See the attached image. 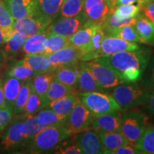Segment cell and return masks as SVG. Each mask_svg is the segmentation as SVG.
I'll return each instance as SVG.
<instances>
[{"mask_svg":"<svg viewBox=\"0 0 154 154\" xmlns=\"http://www.w3.org/2000/svg\"><path fill=\"white\" fill-rule=\"evenodd\" d=\"M72 135L65 126H47L32 138L21 150L27 153H52L59 143Z\"/></svg>","mask_w":154,"mask_h":154,"instance_id":"cell-1","label":"cell"},{"mask_svg":"<svg viewBox=\"0 0 154 154\" xmlns=\"http://www.w3.org/2000/svg\"><path fill=\"white\" fill-rule=\"evenodd\" d=\"M151 49L138 48L134 51H124L101 57L107 64L121 75L131 69H137L144 72L151 59Z\"/></svg>","mask_w":154,"mask_h":154,"instance_id":"cell-2","label":"cell"},{"mask_svg":"<svg viewBox=\"0 0 154 154\" xmlns=\"http://www.w3.org/2000/svg\"><path fill=\"white\" fill-rule=\"evenodd\" d=\"M148 90L140 88L136 83L124 82L113 88L111 96L122 110L143 106Z\"/></svg>","mask_w":154,"mask_h":154,"instance_id":"cell-3","label":"cell"},{"mask_svg":"<svg viewBox=\"0 0 154 154\" xmlns=\"http://www.w3.org/2000/svg\"><path fill=\"white\" fill-rule=\"evenodd\" d=\"M24 117L22 115L13 117L5 130L2 133L0 150L5 153H14L24 146Z\"/></svg>","mask_w":154,"mask_h":154,"instance_id":"cell-4","label":"cell"},{"mask_svg":"<svg viewBox=\"0 0 154 154\" xmlns=\"http://www.w3.org/2000/svg\"><path fill=\"white\" fill-rule=\"evenodd\" d=\"M78 97L94 116L122 111L113 96L103 93V91L79 92Z\"/></svg>","mask_w":154,"mask_h":154,"instance_id":"cell-5","label":"cell"},{"mask_svg":"<svg viewBox=\"0 0 154 154\" xmlns=\"http://www.w3.org/2000/svg\"><path fill=\"white\" fill-rule=\"evenodd\" d=\"M100 86L104 89L113 88L126 82L122 76L101 58L84 61Z\"/></svg>","mask_w":154,"mask_h":154,"instance_id":"cell-6","label":"cell"},{"mask_svg":"<svg viewBox=\"0 0 154 154\" xmlns=\"http://www.w3.org/2000/svg\"><path fill=\"white\" fill-rule=\"evenodd\" d=\"M147 118L143 113L130 111L121 116L120 131L131 144H134L139 139L146 129Z\"/></svg>","mask_w":154,"mask_h":154,"instance_id":"cell-7","label":"cell"},{"mask_svg":"<svg viewBox=\"0 0 154 154\" xmlns=\"http://www.w3.org/2000/svg\"><path fill=\"white\" fill-rule=\"evenodd\" d=\"M94 116L79 99L67 116L65 126L72 134L91 127Z\"/></svg>","mask_w":154,"mask_h":154,"instance_id":"cell-8","label":"cell"},{"mask_svg":"<svg viewBox=\"0 0 154 154\" xmlns=\"http://www.w3.org/2000/svg\"><path fill=\"white\" fill-rule=\"evenodd\" d=\"M86 18L84 13L74 17H61L54 19L49 24L47 34H53L70 38L86 22Z\"/></svg>","mask_w":154,"mask_h":154,"instance_id":"cell-9","label":"cell"},{"mask_svg":"<svg viewBox=\"0 0 154 154\" xmlns=\"http://www.w3.org/2000/svg\"><path fill=\"white\" fill-rule=\"evenodd\" d=\"M74 134L75 143L81 149L83 153H103V145L99 132L96 130L88 128Z\"/></svg>","mask_w":154,"mask_h":154,"instance_id":"cell-10","label":"cell"},{"mask_svg":"<svg viewBox=\"0 0 154 154\" xmlns=\"http://www.w3.org/2000/svg\"><path fill=\"white\" fill-rule=\"evenodd\" d=\"M51 23V21L41 14L14 20V30L24 34L26 37H29L36 34L47 32V29Z\"/></svg>","mask_w":154,"mask_h":154,"instance_id":"cell-11","label":"cell"},{"mask_svg":"<svg viewBox=\"0 0 154 154\" xmlns=\"http://www.w3.org/2000/svg\"><path fill=\"white\" fill-rule=\"evenodd\" d=\"M49 57L50 63L54 70L61 67L72 66L82 62V53L80 49L72 45H69Z\"/></svg>","mask_w":154,"mask_h":154,"instance_id":"cell-12","label":"cell"},{"mask_svg":"<svg viewBox=\"0 0 154 154\" xmlns=\"http://www.w3.org/2000/svg\"><path fill=\"white\" fill-rule=\"evenodd\" d=\"M139 47V45L136 42H127L119 37L106 34L95 59L106 57L121 51H134Z\"/></svg>","mask_w":154,"mask_h":154,"instance_id":"cell-13","label":"cell"},{"mask_svg":"<svg viewBox=\"0 0 154 154\" xmlns=\"http://www.w3.org/2000/svg\"><path fill=\"white\" fill-rule=\"evenodd\" d=\"M111 11L106 0H84L83 13L86 21L101 26Z\"/></svg>","mask_w":154,"mask_h":154,"instance_id":"cell-14","label":"cell"},{"mask_svg":"<svg viewBox=\"0 0 154 154\" xmlns=\"http://www.w3.org/2000/svg\"><path fill=\"white\" fill-rule=\"evenodd\" d=\"M14 20L41 15L36 0H4Z\"/></svg>","mask_w":154,"mask_h":154,"instance_id":"cell-15","label":"cell"},{"mask_svg":"<svg viewBox=\"0 0 154 154\" xmlns=\"http://www.w3.org/2000/svg\"><path fill=\"white\" fill-rule=\"evenodd\" d=\"M120 111L104 113L94 116L91 127L96 131H120L121 116Z\"/></svg>","mask_w":154,"mask_h":154,"instance_id":"cell-16","label":"cell"},{"mask_svg":"<svg viewBox=\"0 0 154 154\" xmlns=\"http://www.w3.org/2000/svg\"><path fill=\"white\" fill-rule=\"evenodd\" d=\"M99 134L103 147V153L111 154L117 148L126 144H131L120 131H100Z\"/></svg>","mask_w":154,"mask_h":154,"instance_id":"cell-17","label":"cell"},{"mask_svg":"<svg viewBox=\"0 0 154 154\" xmlns=\"http://www.w3.org/2000/svg\"><path fill=\"white\" fill-rule=\"evenodd\" d=\"M79 63L61 67L54 70V80L72 87H78L79 76Z\"/></svg>","mask_w":154,"mask_h":154,"instance_id":"cell-18","label":"cell"},{"mask_svg":"<svg viewBox=\"0 0 154 154\" xmlns=\"http://www.w3.org/2000/svg\"><path fill=\"white\" fill-rule=\"evenodd\" d=\"M99 26H101L86 21L82 27L69 38L70 44L79 49H82L85 47Z\"/></svg>","mask_w":154,"mask_h":154,"instance_id":"cell-19","label":"cell"},{"mask_svg":"<svg viewBox=\"0 0 154 154\" xmlns=\"http://www.w3.org/2000/svg\"><path fill=\"white\" fill-rule=\"evenodd\" d=\"M47 32L36 34L26 38L22 51L25 55L42 54L47 46Z\"/></svg>","mask_w":154,"mask_h":154,"instance_id":"cell-20","label":"cell"},{"mask_svg":"<svg viewBox=\"0 0 154 154\" xmlns=\"http://www.w3.org/2000/svg\"><path fill=\"white\" fill-rule=\"evenodd\" d=\"M106 35L104 30L102 26H99L92 36L89 42L85 47L80 49L82 53V61H88L92 59H95L96 55L99 51L103 38Z\"/></svg>","mask_w":154,"mask_h":154,"instance_id":"cell-21","label":"cell"},{"mask_svg":"<svg viewBox=\"0 0 154 154\" xmlns=\"http://www.w3.org/2000/svg\"><path fill=\"white\" fill-rule=\"evenodd\" d=\"M134 26L140 37V43L152 44L154 35V23L143 13H139L136 17Z\"/></svg>","mask_w":154,"mask_h":154,"instance_id":"cell-22","label":"cell"},{"mask_svg":"<svg viewBox=\"0 0 154 154\" xmlns=\"http://www.w3.org/2000/svg\"><path fill=\"white\" fill-rule=\"evenodd\" d=\"M80 72L79 76L78 87L81 92L103 91L93 75L91 73L84 61L79 63Z\"/></svg>","mask_w":154,"mask_h":154,"instance_id":"cell-23","label":"cell"},{"mask_svg":"<svg viewBox=\"0 0 154 154\" xmlns=\"http://www.w3.org/2000/svg\"><path fill=\"white\" fill-rule=\"evenodd\" d=\"M79 100L77 94H70L60 99L51 101L47 105V108L54 111L57 114L68 116L75 103Z\"/></svg>","mask_w":154,"mask_h":154,"instance_id":"cell-24","label":"cell"},{"mask_svg":"<svg viewBox=\"0 0 154 154\" xmlns=\"http://www.w3.org/2000/svg\"><path fill=\"white\" fill-rule=\"evenodd\" d=\"M37 74L38 73L35 72L29 66H28L23 61V59L11 64V66L6 71L7 76L14 77V78L22 81V82L31 79Z\"/></svg>","mask_w":154,"mask_h":154,"instance_id":"cell-25","label":"cell"},{"mask_svg":"<svg viewBox=\"0 0 154 154\" xmlns=\"http://www.w3.org/2000/svg\"><path fill=\"white\" fill-rule=\"evenodd\" d=\"M54 80V71L38 73L31 79L32 88L38 95L44 96L51 82Z\"/></svg>","mask_w":154,"mask_h":154,"instance_id":"cell-26","label":"cell"},{"mask_svg":"<svg viewBox=\"0 0 154 154\" xmlns=\"http://www.w3.org/2000/svg\"><path fill=\"white\" fill-rule=\"evenodd\" d=\"M75 88H76L66 86L54 80L44 96V98H45L48 104L51 101L60 99L63 96L70 95V94H77L78 95V93H76Z\"/></svg>","mask_w":154,"mask_h":154,"instance_id":"cell-27","label":"cell"},{"mask_svg":"<svg viewBox=\"0 0 154 154\" xmlns=\"http://www.w3.org/2000/svg\"><path fill=\"white\" fill-rule=\"evenodd\" d=\"M22 84V81L14 77L7 76L4 82V94L6 106H8L11 109L18 96Z\"/></svg>","mask_w":154,"mask_h":154,"instance_id":"cell-28","label":"cell"},{"mask_svg":"<svg viewBox=\"0 0 154 154\" xmlns=\"http://www.w3.org/2000/svg\"><path fill=\"white\" fill-rule=\"evenodd\" d=\"M64 0H36L38 10L42 16L52 22L60 13Z\"/></svg>","mask_w":154,"mask_h":154,"instance_id":"cell-29","label":"cell"},{"mask_svg":"<svg viewBox=\"0 0 154 154\" xmlns=\"http://www.w3.org/2000/svg\"><path fill=\"white\" fill-rule=\"evenodd\" d=\"M23 61L38 73L54 71L51 66L48 56L44 54L26 55L23 59Z\"/></svg>","mask_w":154,"mask_h":154,"instance_id":"cell-30","label":"cell"},{"mask_svg":"<svg viewBox=\"0 0 154 154\" xmlns=\"http://www.w3.org/2000/svg\"><path fill=\"white\" fill-rule=\"evenodd\" d=\"M31 90H32L31 79L23 81L18 96L15 100L14 105L11 108V111H12L14 116L22 114L29 96L30 94Z\"/></svg>","mask_w":154,"mask_h":154,"instance_id":"cell-31","label":"cell"},{"mask_svg":"<svg viewBox=\"0 0 154 154\" xmlns=\"http://www.w3.org/2000/svg\"><path fill=\"white\" fill-rule=\"evenodd\" d=\"M35 116L47 126H65L67 116L57 114L51 109L44 107L36 113Z\"/></svg>","mask_w":154,"mask_h":154,"instance_id":"cell-32","label":"cell"},{"mask_svg":"<svg viewBox=\"0 0 154 154\" xmlns=\"http://www.w3.org/2000/svg\"><path fill=\"white\" fill-rule=\"evenodd\" d=\"M47 102L46 101L44 96H42L36 94L32 86V90H31L30 94L29 96L22 116L26 117L28 116L36 114L38 111L47 106Z\"/></svg>","mask_w":154,"mask_h":154,"instance_id":"cell-33","label":"cell"},{"mask_svg":"<svg viewBox=\"0 0 154 154\" xmlns=\"http://www.w3.org/2000/svg\"><path fill=\"white\" fill-rule=\"evenodd\" d=\"M26 38L27 37L23 34L14 30L11 36L4 45L5 48L3 51H5L6 54L11 56V57L17 55L20 51H22Z\"/></svg>","mask_w":154,"mask_h":154,"instance_id":"cell-34","label":"cell"},{"mask_svg":"<svg viewBox=\"0 0 154 154\" xmlns=\"http://www.w3.org/2000/svg\"><path fill=\"white\" fill-rule=\"evenodd\" d=\"M105 33L108 35L119 37L127 42L140 43V37L134 25H127V26L109 29L105 31Z\"/></svg>","mask_w":154,"mask_h":154,"instance_id":"cell-35","label":"cell"},{"mask_svg":"<svg viewBox=\"0 0 154 154\" xmlns=\"http://www.w3.org/2000/svg\"><path fill=\"white\" fill-rule=\"evenodd\" d=\"M134 146L140 153L154 154V127L146 128Z\"/></svg>","mask_w":154,"mask_h":154,"instance_id":"cell-36","label":"cell"},{"mask_svg":"<svg viewBox=\"0 0 154 154\" xmlns=\"http://www.w3.org/2000/svg\"><path fill=\"white\" fill-rule=\"evenodd\" d=\"M24 146L26 145L32 138H34L38 133H39L42 130H43L44 128H45L46 127H47L46 125L42 124L41 121L36 118L35 115L28 116L24 117Z\"/></svg>","mask_w":154,"mask_h":154,"instance_id":"cell-37","label":"cell"},{"mask_svg":"<svg viewBox=\"0 0 154 154\" xmlns=\"http://www.w3.org/2000/svg\"><path fill=\"white\" fill-rule=\"evenodd\" d=\"M69 45H70L69 38L57 35V34H48L47 46H46V49L42 54L49 56L51 54Z\"/></svg>","mask_w":154,"mask_h":154,"instance_id":"cell-38","label":"cell"},{"mask_svg":"<svg viewBox=\"0 0 154 154\" xmlns=\"http://www.w3.org/2000/svg\"><path fill=\"white\" fill-rule=\"evenodd\" d=\"M84 0H64L60 9L61 17H74L83 12Z\"/></svg>","mask_w":154,"mask_h":154,"instance_id":"cell-39","label":"cell"},{"mask_svg":"<svg viewBox=\"0 0 154 154\" xmlns=\"http://www.w3.org/2000/svg\"><path fill=\"white\" fill-rule=\"evenodd\" d=\"M14 19L6 7L4 1L0 0V28L5 32L9 38L14 32Z\"/></svg>","mask_w":154,"mask_h":154,"instance_id":"cell-40","label":"cell"},{"mask_svg":"<svg viewBox=\"0 0 154 154\" xmlns=\"http://www.w3.org/2000/svg\"><path fill=\"white\" fill-rule=\"evenodd\" d=\"M112 12L119 19H126L136 17L140 11L138 5H127L116 6Z\"/></svg>","mask_w":154,"mask_h":154,"instance_id":"cell-41","label":"cell"},{"mask_svg":"<svg viewBox=\"0 0 154 154\" xmlns=\"http://www.w3.org/2000/svg\"><path fill=\"white\" fill-rule=\"evenodd\" d=\"M136 21V17L126 19H119L113 14L112 11L108 15L106 19H105L104 22L102 25V28L105 31L112 29L121 27L123 26H127V25H135Z\"/></svg>","mask_w":154,"mask_h":154,"instance_id":"cell-42","label":"cell"},{"mask_svg":"<svg viewBox=\"0 0 154 154\" xmlns=\"http://www.w3.org/2000/svg\"><path fill=\"white\" fill-rule=\"evenodd\" d=\"M140 79L142 88L154 91V56L150 59Z\"/></svg>","mask_w":154,"mask_h":154,"instance_id":"cell-43","label":"cell"},{"mask_svg":"<svg viewBox=\"0 0 154 154\" xmlns=\"http://www.w3.org/2000/svg\"><path fill=\"white\" fill-rule=\"evenodd\" d=\"M14 115L11 109L8 106L0 108V134H2L12 120Z\"/></svg>","mask_w":154,"mask_h":154,"instance_id":"cell-44","label":"cell"},{"mask_svg":"<svg viewBox=\"0 0 154 154\" xmlns=\"http://www.w3.org/2000/svg\"><path fill=\"white\" fill-rule=\"evenodd\" d=\"M53 153L59 154H81L83 153L79 148L77 146L76 143L67 144L65 143L64 146H60L59 144L52 151Z\"/></svg>","mask_w":154,"mask_h":154,"instance_id":"cell-45","label":"cell"},{"mask_svg":"<svg viewBox=\"0 0 154 154\" xmlns=\"http://www.w3.org/2000/svg\"><path fill=\"white\" fill-rule=\"evenodd\" d=\"M143 14L154 23V1L147 2L139 5Z\"/></svg>","mask_w":154,"mask_h":154,"instance_id":"cell-46","label":"cell"},{"mask_svg":"<svg viewBox=\"0 0 154 154\" xmlns=\"http://www.w3.org/2000/svg\"><path fill=\"white\" fill-rule=\"evenodd\" d=\"M140 153V151L132 144H126L117 148L112 152L111 154H138Z\"/></svg>","mask_w":154,"mask_h":154,"instance_id":"cell-47","label":"cell"},{"mask_svg":"<svg viewBox=\"0 0 154 154\" xmlns=\"http://www.w3.org/2000/svg\"><path fill=\"white\" fill-rule=\"evenodd\" d=\"M143 106L146 107V109L150 113L154 116V91H151L148 90L145 102H144Z\"/></svg>","mask_w":154,"mask_h":154,"instance_id":"cell-48","label":"cell"},{"mask_svg":"<svg viewBox=\"0 0 154 154\" xmlns=\"http://www.w3.org/2000/svg\"><path fill=\"white\" fill-rule=\"evenodd\" d=\"M5 106V94H4V82L0 79V108Z\"/></svg>","mask_w":154,"mask_h":154,"instance_id":"cell-49","label":"cell"},{"mask_svg":"<svg viewBox=\"0 0 154 154\" xmlns=\"http://www.w3.org/2000/svg\"><path fill=\"white\" fill-rule=\"evenodd\" d=\"M8 38L9 37L5 34V32L0 28V48L4 47V45L8 40Z\"/></svg>","mask_w":154,"mask_h":154,"instance_id":"cell-50","label":"cell"},{"mask_svg":"<svg viewBox=\"0 0 154 154\" xmlns=\"http://www.w3.org/2000/svg\"><path fill=\"white\" fill-rule=\"evenodd\" d=\"M6 57H7V54L5 51L3 50H0V73L2 72L4 66H5Z\"/></svg>","mask_w":154,"mask_h":154,"instance_id":"cell-51","label":"cell"},{"mask_svg":"<svg viewBox=\"0 0 154 154\" xmlns=\"http://www.w3.org/2000/svg\"><path fill=\"white\" fill-rule=\"evenodd\" d=\"M137 2L138 0H116V6L133 5Z\"/></svg>","mask_w":154,"mask_h":154,"instance_id":"cell-52","label":"cell"},{"mask_svg":"<svg viewBox=\"0 0 154 154\" xmlns=\"http://www.w3.org/2000/svg\"><path fill=\"white\" fill-rule=\"evenodd\" d=\"M106 2L107 5H109V8L111 9V11H112L116 7V0H106Z\"/></svg>","mask_w":154,"mask_h":154,"instance_id":"cell-53","label":"cell"},{"mask_svg":"<svg viewBox=\"0 0 154 154\" xmlns=\"http://www.w3.org/2000/svg\"><path fill=\"white\" fill-rule=\"evenodd\" d=\"M151 1H154V0H142V1H140V2H138V5H142V4L145 3V2H151Z\"/></svg>","mask_w":154,"mask_h":154,"instance_id":"cell-54","label":"cell"},{"mask_svg":"<svg viewBox=\"0 0 154 154\" xmlns=\"http://www.w3.org/2000/svg\"><path fill=\"white\" fill-rule=\"evenodd\" d=\"M152 45L154 47V35H153V41H152Z\"/></svg>","mask_w":154,"mask_h":154,"instance_id":"cell-55","label":"cell"},{"mask_svg":"<svg viewBox=\"0 0 154 154\" xmlns=\"http://www.w3.org/2000/svg\"><path fill=\"white\" fill-rule=\"evenodd\" d=\"M140 1H142V0H138V2H140Z\"/></svg>","mask_w":154,"mask_h":154,"instance_id":"cell-56","label":"cell"}]
</instances>
